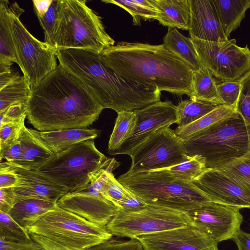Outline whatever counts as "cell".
Instances as JSON below:
<instances>
[{"mask_svg":"<svg viewBox=\"0 0 250 250\" xmlns=\"http://www.w3.org/2000/svg\"><path fill=\"white\" fill-rule=\"evenodd\" d=\"M183 141L187 155L203 157L207 168H220L250 152V139L238 112Z\"/></svg>","mask_w":250,"mask_h":250,"instance_id":"obj_5","label":"cell"},{"mask_svg":"<svg viewBox=\"0 0 250 250\" xmlns=\"http://www.w3.org/2000/svg\"><path fill=\"white\" fill-rule=\"evenodd\" d=\"M26 117V104L18 103L12 104L0 111V126L19 121Z\"/></svg>","mask_w":250,"mask_h":250,"instance_id":"obj_42","label":"cell"},{"mask_svg":"<svg viewBox=\"0 0 250 250\" xmlns=\"http://www.w3.org/2000/svg\"><path fill=\"white\" fill-rule=\"evenodd\" d=\"M201 63L223 82L240 79L250 69V50L238 46L235 39L222 42L191 39Z\"/></svg>","mask_w":250,"mask_h":250,"instance_id":"obj_12","label":"cell"},{"mask_svg":"<svg viewBox=\"0 0 250 250\" xmlns=\"http://www.w3.org/2000/svg\"><path fill=\"white\" fill-rule=\"evenodd\" d=\"M53 0H33L32 1L37 17H43L48 11Z\"/></svg>","mask_w":250,"mask_h":250,"instance_id":"obj_49","label":"cell"},{"mask_svg":"<svg viewBox=\"0 0 250 250\" xmlns=\"http://www.w3.org/2000/svg\"><path fill=\"white\" fill-rule=\"evenodd\" d=\"M21 154V145L19 140L0 152V160L1 161L2 160L5 159L7 162L17 165L20 161Z\"/></svg>","mask_w":250,"mask_h":250,"instance_id":"obj_45","label":"cell"},{"mask_svg":"<svg viewBox=\"0 0 250 250\" xmlns=\"http://www.w3.org/2000/svg\"><path fill=\"white\" fill-rule=\"evenodd\" d=\"M0 211L9 214L17 202L13 188H0Z\"/></svg>","mask_w":250,"mask_h":250,"instance_id":"obj_46","label":"cell"},{"mask_svg":"<svg viewBox=\"0 0 250 250\" xmlns=\"http://www.w3.org/2000/svg\"><path fill=\"white\" fill-rule=\"evenodd\" d=\"M0 239L9 241H28L32 239L28 231L9 215L0 211Z\"/></svg>","mask_w":250,"mask_h":250,"instance_id":"obj_35","label":"cell"},{"mask_svg":"<svg viewBox=\"0 0 250 250\" xmlns=\"http://www.w3.org/2000/svg\"><path fill=\"white\" fill-rule=\"evenodd\" d=\"M31 238L37 242L43 250H71L46 237L29 234Z\"/></svg>","mask_w":250,"mask_h":250,"instance_id":"obj_47","label":"cell"},{"mask_svg":"<svg viewBox=\"0 0 250 250\" xmlns=\"http://www.w3.org/2000/svg\"><path fill=\"white\" fill-rule=\"evenodd\" d=\"M19 140L22 154L19 163L15 165L17 167L36 170L55 154L43 142L36 130L25 127Z\"/></svg>","mask_w":250,"mask_h":250,"instance_id":"obj_20","label":"cell"},{"mask_svg":"<svg viewBox=\"0 0 250 250\" xmlns=\"http://www.w3.org/2000/svg\"><path fill=\"white\" fill-rule=\"evenodd\" d=\"M54 46L60 49H82L101 54L114 45L102 18L86 5L85 0H59Z\"/></svg>","mask_w":250,"mask_h":250,"instance_id":"obj_6","label":"cell"},{"mask_svg":"<svg viewBox=\"0 0 250 250\" xmlns=\"http://www.w3.org/2000/svg\"><path fill=\"white\" fill-rule=\"evenodd\" d=\"M130 157L129 172L169 167L187 160L188 156L182 139L169 127L161 128L136 147Z\"/></svg>","mask_w":250,"mask_h":250,"instance_id":"obj_11","label":"cell"},{"mask_svg":"<svg viewBox=\"0 0 250 250\" xmlns=\"http://www.w3.org/2000/svg\"><path fill=\"white\" fill-rule=\"evenodd\" d=\"M144 250H219L218 242L192 224L136 237Z\"/></svg>","mask_w":250,"mask_h":250,"instance_id":"obj_13","label":"cell"},{"mask_svg":"<svg viewBox=\"0 0 250 250\" xmlns=\"http://www.w3.org/2000/svg\"><path fill=\"white\" fill-rule=\"evenodd\" d=\"M59 64L77 77L101 104L117 113L139 109L147 88L121 76L109 68L100 54L82 49L57 50Z\"/></svg>","mask_w":250,"mask_h":250,"instance_id":"obj_3","label":"cell"},{"mask_svg":"<svg viewBox=\"0 0 250 250\" xmlns=\"http://www.w3.org/2000/svg\"><path fill=\"white\" fill-rule=\"evenodd\" d=\"M8 3L0 0V65L11 67L17 61L12 33L13 9Z\"/></svg>","mask_w":250,"mask_h":250,"instance_id":"obj_26","label":"cell"},{"mask_svg":"<svg viewBox=\"0 0 250 250\" xmlns=\"http://www.w3.org/2000/svg\"><path fill=\"white\" fill-rule=\"evenodd\" d=\"M31 86L23 75L0 89V111L18 103L26 104L30 96Z\"/></svg>","mask_w":250,"mask_h":250,"instance_id":"obj_32","label":"cell"},{"mask_svg":"<svg viewBox=\"0 0 250 250\" xmlns=\"http://www.w3.org/2000/svg\"><path fill=\"white\" fill-rule=\"evenodd\" d=\"M232 240L236 243L238 250H250V233L239 229Z\"/></svg>","mask_w":250,"mask_h":250,"instance_id":"obj_48","label":"cell"},{"mask_svg":"<svg viewBox=\"0 0 250 250\" xmlns=\"http://www.w3.org/2000/svg\"><path fill=\"white\" fill-rule=\"evenodd\" d=\"M0 250H43L32 239L28 241H9L0 239Z\"/></svg>","mask_w":250,"mask_h":250,"instance_id":"obj_43","label":"cell"},{"mask_svg":"<svg viewBox=\"0 0 250 250\" xmlns=\"http://www.w3.org/2000/svg\"><path fill=\"white\" fill-rule=\"evenodd\" d=\"M20 76L18 72L12 69L10 70L0 73V89L6 86Z\"/></svg>","mask_w":250,"mask_h":250,"instance_id":"obj_50","label":"cell"},{"mask_svg":"<svg viewBox=\"0 0 250 250\" xmlns=\"http://www.w3.org/2000/svg\"><path fill=\"white\" fill-rule=\"evenodd\" d=\"M162 169L177 178L192 182L200 176L207 168L205 159L200 155H194L189 156L187 160L178 165Z\"/></svg>","mask_w":250,"mask_h":250,"instance_id":"obj_33","label":"cell"},{"mask_svg":"<svg viewBox=\"0 0 250 250\" xmlns=\"http://www.w3.org/2000/svg\"><path fill=\"white\" fill-rule=\"evenodd\" d=\"M107 159L91 139L54 154L36 171L68 188L69 192H78L87 187L92 173Z\"/></svg>","mask_w":250,"mask_h":250,"instance_id":"obj_7","label":"cell"},{"mask_svg":"<svg viewBox=\"0 0 250 250\" xmlns=\"http://www.w3.org/2000/svg\"><path fill=\"white\" fill-rule=\"evenodd\" d=\"M177 107L171 101H159L134 111L137 121L135 129L121 147L112 155L130 156L133 150L157 130L176 123Z\"/></svg>","mask_w":250,"mask_h":250,"instance_id":"obj_15","label":"cell"},{"mask_svg":"<svg viewBox=\"0 0 250 250\" xmlns=\"http://www.w3.org/2000/svg\"><path fill=\"white\" fill-rule=\"evenodd\" d=\"M237 112L233 107L220 105L196 121L184 126H177L175 133L185 141L195 134L206 129L217 122Z\"/></svg>","mask_w":250,"mask_h":250,"instance_id":"obj_27","label":"cell"},{"mask_svg":"<svg viewBox=\"0 0 250 250\" xmlns=\"http://www.w3.org/2000/svg\"><path fill=\"white\" fill-rule=\"evenodd\" d=\"M216 89L222 105L236 108L241 90L239 79L233 81L223 82L217 84Z\"/></svg>","mask_w":250,"mask_h":250,"instance_id":"obj_37","label":"cell"},{"mask_svg":"<svg viewBox=\"0 0 250 250\" xmlns=\"http://www.w3.org/2000/svg\"><path fill=\"white\" fill-rule=\"evenodd\" d=\"M104 63L125 79L178 95L192 93L194 71L162 43L122 42L104 50Z\"/></svg>","mask_w":250,"mask_h":250,"instance_id":"obj_2","label":"cell"},{"mask_svg":"<svg viewBox=\"0 0 250 250\" xmlns=\"http://www.w3.org/2000/svg\"><path fill=\"white\" fill-rule=\"evenodd\" d=\"M218 104L206 101L191 99L181 101L176 105L177 122L178 126L189 125L208 114Z\"/></svg>","mask_w":250,"mask_h":250,"instance_id":"obj_30","label":"cell"},{"mask_svg":"<svg viewBox=\"0 0 250 250\" xmlns=\"http://www.w3.org/2000/svg\"><path fill=\"white\" fill-rule=\"evenodd\" d=\"M23 182L10 164L7 162L0 164V188H16Z\"/></svg>","mask_w":250,"mask_h":250,"instance_id":"obj_41","label":"cell"},{"mask_svg":"<svg viewBox=\"0 0 250 250\" xmlns=\"http://www.w3.org/2000/svg\"><path fill=\"white\" fill-rule=\"evenodd\" d=\"M192 183L213 202L250 208V192L218 169L207 168Z\"/></svg>","mask_w":250,"mask_h":250,"instance_id":"obj_16","label":"cell"},{"mask_svg":"<svg viewBox=\"0 0 250 250\" xmlns=\"http://www.w3.org/2000/svg\"><path fill=\"white\" fill-rule=\"evenodd\" d=\"M11 6L12 33L17 64L31 88L57 68V50L30 34L20 20L24 10L16 2Z\"/></svg>","mask_w":250,"mask_h":250,"instance_id":"obj_9","label":"cell"},{"mask_svg":"<svg viewBox=\"0 0 250 250\" xmlns=\"http://www.w3.org/2000/svg\"><path fill=\"white\" fill-rule=\"evenodd\" d=\"M57 204L35 198H24L17 200L9 213L11 217L27 230L42 216L54 209Z\"/></svg>","mask_w":250,"mask_h":250,"instance_id":"obj_23","label":"cell"},{"mask_svg":"<svg viewBox=\"0 0 250 250\" xmlns=\"http://www.w3.org/2000/svg\"><path fill=\"white\" fill-rule=\"evenodd\" d=\"M58 2L59 0H53L46 13L42 17H38L44 32V42L54 46V34L58 17Z\"/></svg>","mask_w":250,"mask_h":250,"instance_id":"obj_39","label":"cell"},{"mask_svg":"<svg viewBox=\"0 0 250 250\" xmlns=\"http://www.w3.org/2000/svg\"><path fill=\"white\" fill-rule=\"evenodd\" d=\"M190 0V38L215 42L229 40L222 29L213 0Z\"/></svg>","mask_w":250,"mask_h":250,"instance_id":"obj_18","label":"cell"},{"mask_svg":"<svg viewBox=\"0 0 250 250\" xmlns=\"http://www.w3.org/2000/svg\"><path fill=\"white\" fill-rule=\"evenodd\" d=\"M11 165L23 182L21 186L13 188L17 201L24 198H35L57 203L59 199L70 192L68 188L36 170Z\"/></svg>","mask_w":250,"mask_h":250,"instance_id":"obj_19","label":"cell"},{"mask_svg":"<svg viewBox=\"0 0 250 250\" xmlns=\"http://www.w3.org/2000/svg\"><path fill=\"white\" fill-rule=\"evenodd\" d=\"M85 250H144V249L137 239L125 240L113 236L108 240Z\"/></svg>","mask_w":250,"mask_h":250,"instance_id":"obj_40","label":"cell"},{"mask_svg":"<svg viewBox=\"0 0 250 250\" xmlns=\"http://www.w3.org/2000/svg\"><path fill=\"white\" fill-rule=\"evenodd\" d=\"M135 112L122 111L117 113L114 126L108 144L110 155L118 150L133 133L136 124Z\"/></svg>","mask_w":250,"mask_h":250,"instance_id":"obj_29","label":"cell"},{"mask_svg":"<svg viewBox=\"0 0 250 250\" xmlns=\"http://www.w3.org/2000/svg\"><path fill=\"white\" fill-rule=\"evenodd\" d=\"M128 190L116 179L112 173H108L104 184L102 195L111 202L117 208L120 202L126 195Z\"/></svg>","mask_w":250,"mask_h":250,"instance_id":"obj_36","label":"cell"},{"mask_svg":"<svg viewBox=\"0 0 250 250\" xmlns=\"http://www.w3.org/2000/svg\"><path fill=\"white\" fill-rule=\"evenodd\" d=\"M31 88L26 117L40 131L87 128L104 109L82 82L60 64Z\"/></svg>","mask_w":250,"mask_h":250,"instance_id":"obj_1","label":"cell"},{"mask_svg":"<svg viewBox=\"0 0 250 250\" xmlns=\"http://www.w3.org/2000/svg\"><path fill=\"white\" fill-rule=\"evenodd\" d=\"M163 44L184 61L194 72L203 67L190 38L182 34L176 28H168L163 38Z\"/></svg>","mask_w":250,"mask_h":250,"instance_id":"obj_25","label":"cell"},{"mask_svg":"<svg viewBox=\"0 0 250 250\" xmlns=\"http://www.w3.org/2000/svg\"><path fill=\"white\" fill-rule=\"evenodd\" d=\"M102 2L113 4L125 10L132 17L135 25H140L142 19L157 20L159 17L160 11L153 0H103Z\"/></svg>","mask_w":250,"mask_h":250,"instance_id":"obj_31","label":"cell"},{"mask_svg":"<svg viewBox=\"0 0 250 250\" xmlns=\"http://www.w3.org/2000/svg\"><path fill=\"white\" fill-rule=\"evenodd\" d=\"M160 11L159 23L168 28L189 30L191 20L190 0H153Z\"/></svg>","mask_w":250,"mask_h":250,"instance_id":"obj_22","label":"cell"},{"mask_svg":"<svg viewBox=\"0 0 250 250\" xmlns=\"http://www.w3.org/2000/svg\"><path fill=\"white\" fill-rule=\"evenodd\" d=\"M217 84L213 76L206 67L194 72L192 93L190 99L199 100L222 105L218 96Z\"/></svg>","mask_w":250,"mask_h":250,"instance_id":"obj_28","label":"cell"},{"mask_svg":"<svg viewBox=\"0 0 250 250\" xmlns=\"http://www.w3.org/2000/svg\"><path fill=\"white\" fill-rule=\"evenodd\" d=\"M219 21L226 37L240 25L247 10L250 8V0H213Z\"/></svg>","mask_w":250,"mask_h":250,"instance_id":"obj_24","label":"cell"},{"mask_svg":"<svg viewBox=\"0 0 250 250\" xmlns=\"http://www.w3.org/2000/svg\"><path fill=\"white\" fill-rule=\"evenodd\" d=\"M56 204L62 209L103 227L106 226L117 211L116 207L103 196L83 191L68 192Z\"/></svg>","mask_w":250,"mask_h":250,"instance_id":"obj_17","label":"cell"},{"mask_svg":"<svg viewBox=\"0 0 250 250\" xmlns=\"http://www.w3.org/2000/svg\"><path fill=\"white\" fill-rule=\"evenodd\" d=\"M117 179L148 206L188 212L211 201L192 182L177 178L163 169L127 171Z\"/></svg>","mask_w":250,"mask_h":250,"instance_id":"obj_4","label":"cell"},{"mask_svg":"<svg viewBox=\"0 0 250 250\" xmlns=\"http://www.w3.org/2000/svg\"><path fill=\"white\" fill-rule=\"evenodd\" d=\"M147 206L141 199L128 190L125 197L119 204L117 210L127 212L136 211Z\"/></svg>","mask_w":250,"mask_h":250,"instance_id":"obj_44","label":"cell"},{"mask_svg":"<svg viewBox=\"0 0 250 250\" xmlns=\"http://www.w3.org/2000/svg\"><path fill=\"white\" fill-rule=\"evenodd\" d=\"M37 132L43 142L55 154L81 142L94 140L101 134L100 130L87 128Z\"/></svg>","mask_w":250,"mask_h":250,"instance_id":"obj_21","label":"cell"},{"mask_svg":"<svg viewBox=\"0 0 250 250\" xmlns=\"http://www.w3.org/2000/svg\"><path fill=\"white\" fill-rule=\"evenodd\" d=\"M192 224L187 212L147 205L136 211L117 210L106 228L113 236L134 239Z\"/></svg>","mask_w":250,"mask_h":250,"instance_id":"obj_10","label":"cell"},{"mask_svg":"<svg viewBox=\"0 0 250 250\" xmlns=\"http://www.w3.org/2000/svg\"><path fill=\"white\" fill-rule=\"evenodd\" d=\"M29 234L40 235L71 250H85L113 236L103 227L56 207L27 229Z\"/></svg>","mask_w":250,"mask_h":250,"instance_id":"obj_8","label":"cell"},{"mask_svg":"<svg viewBox=\"0 0 250 250\" xmlns=\"http://www.w3.org/2000/svg\"><path fill=\"white\" fill-rule=\"evenodd\" d=\"M240 208L212 201L187 212L192 224L209 234L218 243L232 239L240 229Z\"/></svg>","mask_w":250,"mask_h":250,"instance_id":"obj_14","label":"cell"},{"mask_svg":"<svg viewBox=\"0 0 250 250\" xmlns=\"http://www.w3.org/2000/svg\"><path fill=\"white\" fill-rule=\"evenodd\" d=\"M217 169L250 192V152Z\"/></svg>","mask_w":250,"mask_h":250,"instance_id":"obj_34","label":"cell"},{"mask_svg":"<svg viewBox=\"0 0 250 250\" xmlns=\"http://www.w3.org/2000/svg\"><path fill=\"white\" fill-rule=\"evenodd\" d=\"M25 119L0 126V152L20 140L26 127L24 125Z\"/></svg>","mask_w":250,"mask_h":250,"instance_id":"obj_38","label":"cell"}]
</instances>
